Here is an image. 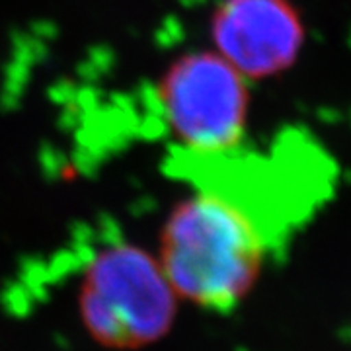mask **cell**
Here are the masks:
<instances>
[{"label": "cell", "mask_w": 351, "mask_h": 351, "mask_svg": "<svg viewBox=\"0 0 351 351\" xmlns=\"http://www.w3.org/2000/svg\"><path fill=\"white\" fill-rule=\"evenodd\" d=\"M174 151L217 154L239 149L250 113L246 78L219 53L182 55L162 76L156 90Z\"/></svg>", "instance_id": "obj_4"}, {"label": "cell", "mask_w": 351, "mask_h": 351, "mask_svg": "<svg viewBox=\"0 0 351 351\" xmlns=\"http://www.w3.org/2000/svg\"><path fill=\"white\" fill-rule=\"evenodd\" d=\"M178 304L158 258L133 242L101 246L78 281L80 324L106 350L138 351L154 346L170 334Z\"/></svg>", "instance_id": "obj_3"}, {"label": "cell", "mask_w": 351, "mask_h": 351, "mask_svg": "<svg viewBox=\"0 0 351 351\" xmlns=\"http://www.w3.org/2000/svg\"><path fill=\"white\" fill-rule=\"evenodd\" d=\"M274 248L237 205L193 188L168 215L156 258L180 301L219 313L250 295Z\"/></svg>", "instance_id": "obj_1"}, {"label": "cell", "mask_w": 351, "mask_h": 351, "mask_svg": "<svg viewBox=\"0 0 351 351\" xmlns=\"http://www.w3.org/2000/svg\"><path fill=\"white\" fill-rule=\"evenodd\" d=\"M172 170L195 189L217 193L252 217L276 246L326 195V158L301 135L267 152L172 151Z\"/></svg>", "instance_id": "obj_2"}, {"label": "cell", "mask_w": 351, "mask_h": 351, "mask_svg": "<svg viewBox=\"0 0 351 351\" xmlns=\"http://www.w3.org/2000/svg\"><path fill=\"white\" fill-rule=\"evenodd\" d=\"M213 36L217 53L244 78H267L295 64L306 32L291 0H223Z\"/></svg>", "instance_id": "obj_5"}]
</instances>
